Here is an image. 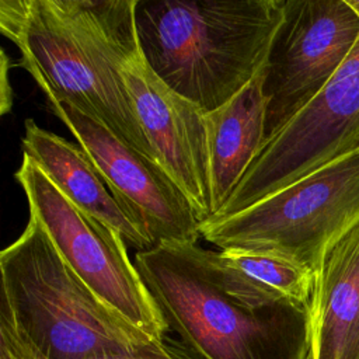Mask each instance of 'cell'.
Segmentation results:
<instances>
[{
    "mask_svg": "<svg viewBox=\"0 0 359 359\" xmlns=\"http://www.w3.org/2000/svg\"><path fill=\"white\" fill-rule=\"evenodd\" d=\"M121 74L157 163L184 194L199 224L212 219L206 112L170 88L142 50Z\"/></svg>",
    "mask_w": 359,
    "mask_h": 359,
    "instance_id": "cell-10",
    "label": "cell"
},
{
    "mask_svg": "<svg viewBox=\"0 0 359 359\" xmlns=\"http://www.w3.org/2000/svg\"><path fill=\"white\" fill-rule=\"evenodd\" d=\"M0 359H41L24 349L8 334L0 331ZM88 359H195L189 351L181 344L170 338L151 339L137 348L111 352Z\"/></svg>",
    "mask_w": 359,
    "mask_h": 359,
    "instance_id": "cell-15",
    "label": "cell"
},
{
    "mask_svg": "<svg viewBox=\"0 0 359 359\" xmlns=\"http://www.w3.org/2000/svg\"><path fill=\"white\" fill-rule=\"evenodd\" d=\"M358 39L348 0H283L265 63V143L323 91Z\"/></svg>",
    "mask_w": 359,
    "mask_h": 359,
    "instance_id": "cell-8",
    "label": "cell"
},
{
    "mask_svg": "<svg viewBox=\"0 0 359 359\" xmlns=\"http://www.w3.org/2000/svg\"><path fill=\"white\" fill-rule=\"evenodd\" d=\"M135 265L195 359H311L310 306L257 285L220 252L160 243Z\"/></svg>",
    "mask_w": 359,
    "mask_h": 359,
    "instance_id": "cell-1",
    "label": "cell"
},
{
    "mask_svg": "<svg viewBox=\"0 0 359 359\" xmlns=\"http://www.w3.org/2000/svg\"><path fill=\"white\" fill-rule=\"evenodd\" d=\"M311 359H359V222L325 251L310 303Z\"/></svg>",
    "mask_w": 359,
    "mask_h": 359,
    "instance_id": "cell-11",
    "label": "cell"
},
{
    "mask_svg": "<svg viewBox=\"0 0 359 359\" xmlns=\"http://www.w3.org/2000/svg\"><path fill=\"white\" fill-rule=\"evenodd\" d=\"M261 72L231 100L206 114L213 217L265 144V98Z\"/></svg>",
    "mask_w": 359,
    "mask_h": 359,
    "instance_id": "cell-13",
    "label": "cell"
},
{
    "mask_svg": "<svg viewBox=\"0 0 359 359\" xmlns=\"http://www.w3.org/2000/svg\"><path fill=\"white\" fill-rule=\"evenodd\" d=\"M21 139L29 156L49 180L76 206L115 229L122 238L140 250L151 248V240L137 227L115 199L88 154L66 139L27 119Z\"/></svg>",
    "mask_w": 359,
    "mask_h": 359,
    "instance_id": "cell-12",
    "label": "cell"
},
{
    "mask_svg": "<svg viewBox=\"0 0 359 359\" xmlns=\"http://www.w3.org/2000/svg\"><path fill=\"white\" fill-rule=\"evenodd\" d=\"M0 331L41 359H88L154 338L105 304L28 217L0 254Z\"/></svg>",
    "mask_w": 359,
    "mask_h": 359,
    "instance_id": "cell-4",
    "label": "cell"
},
{
    "mask_svg": "<svg viewBox=\"0 0 359 359\" xmlns=\"http://www.w3.org/2000/svg\"><path fill=\"white\" fill-rule=\"evenodd\" d=\"M356 150L359 39L323 91L264 144L224 206L212 219L236 215Z\"/></svg>",
    "mask_w": 359,
    "mask_h": 359,
    "instance_id": "cell-7",
    "label": "cell"
},
{
    "mask_svg": "<svg viewBox=\"0 0 359 359\" xmlns=\"http://www.w3.org/2000/svg\"><path fill=\"white\" fill-rule=\"evenodd\" d=\"M348 3L352 7V10L356 13V15L359 17V0H348Z\"/></svg>",
    "mask_w": 359,
    "mask_h": 359,
    "instance_id": "cell-16",
    "label": "cell"
},
{
    "mask_svg": "<svg viewBox=\"0 0 359 359\" xmlns=\"http://www.w3.org/2000/svg\"><path fill=\"white\" fill-rule=\"evenodd\" d=\"M359 222V150L247 209L199 224L220 251L271 252L317 272L328 247Z\"/></svg>",
    "mask_w": 359,
    "mask_h": 359,
    "instance_id": "cell-5",
    "label": "cell"
},
{
    "mask_svg": "<svg viewBox=\"0 0 359 359\" xmlns=\"http://www.w3.org/2000/svg\"><path fill=\"white\" fill-rule=\"evenodd\" d=\"M79 146L98 168L107 187L151 243L196 244L199 222L180 188L160 164L118 137L79 108L46 100Z\"/></svg>",
    "mask_w": 359,
    "mask_h": 359,
    "instance_id": "cell-9",
    "label": "cell"
},
{
    "mask_svg": "<svg viewBox=\"0 0 359 359\" xmlns=\"http://www.w3.org/2000/svg\"><path fill=\"white\" fill-rule=\"evenodd\" d=\"M15 180L29 209L72 271L112 310L154 339L170 327L149 292L122 236L76 206L27 154Z\"/></svg>",
    "mask_w": 359,
    "mask_h": 359,
    "instance_id": "cell-6",
    "label": "cell"
},
{
    "mask_svg": "<svg viewBox=\"0 0 359 359\" xmlns=\"http://www.w3.org/2000/svg\"><path fill=\"white\" fill-rule=\"evenodd\" d=\"M137 0H0V27L46 100L67 102L156 160L121 70L139 50Z\"/></svg>",
    "mask_w": 359,
    "mask_h": 359,
    "instance_id": "cell-2",
    "label": "cell"
},
{
    "mask_svg": "<svg viewBox=\"0 0 359 359\" xmlns=\"http://www.w3.org/2000/svg\"><path fill=\"white\" fill-rule=\"evenodd\" d=\"M222 259L257 285L310 306L316 272L283 255L271 252L220 251Z\"/></svg>",
    "mask_w": 359,
    "mask_h": 359,
    "instance_id": "cell-14",
    "label": "cell"
},
{
    "mask_svg": "<svg viewBox=\"0 0 359 359\" xmlns=\"http://www.w3.org/2000/svg\"><path fill=\"white\" fill-rule=\"evenodd\" d=\"M283 0H137L140 50L151 70L206 114L264 67Z\"/></svg>",
    "mask_w": 359,
    "mask_h": 359,
    "instance_id": "cell-3",
    "label": "cell"
}]
</instances>
